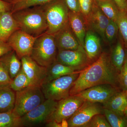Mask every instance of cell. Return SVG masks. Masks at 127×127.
Returning <instances> with one entry per match:
<instances>
[{"label":"cell","instance_id":"cell-41","mask_svg":"<svg viewBox=\"0 0 127 127\" xmlns=\"http://www.w3.org/2000/svg\"><path fill=\"white\" fill-rule=\"evenodd\" d=\"M124 115L127 117V105L126 107V109H125V112H124Z\"/></svg>","mask_w":127,"mask_h":127},{"label":"cell","instance_id":"cell-14","mask_svg":"<svg viewBox=\"0 0 127 127\" xmlns=\"http://www.w3.org/2000/svg\"><path fill=\"white\" fill-rule=\"evenodd\" d=\"M84 17L87 27H88L89 30L95 32L106 41L105 31L110 20L103 14L96 2L91 12Z\"/></svg>","mask_w":127,"mask_h":127},{"label":"cell","instance_id":"cell-2","mask_svg":"<svg viewBox=\"0 0 127 127\" xmlns=\"http://www.w3.org/2000/svg\"><path fill=\"white\" fill-rule=\"evenodd\" d=\"M12 13L20 30L35 37L46 32L47 23L41 5L29 7Z\"/></svg>","mask_w":127,"mask_h":127},{"label":"cell","instance_id":"cell-16","mask_svg":"<svg viewBox=\"0 0 127 127\" xmlns=\"http://www.w3.org/2000/svg\"><path fill=\"white\" fill-rule=\"evenodd\" d=\"M18 30L19 26L11 11L0 15V41L7 42L12 34Z\"/></svg>","mask_w":127,"mask_h":127},{"label":"cell","instance_id":"cell-7","mask_svg":"<svg viewBox=\"0 0 127 127\" xmlns=\"http://www.w3.org/2000/svg\"><path fill=\"white\" fill-rule=\"evenodd\" d=\"M58 101L45 99L38 106L21 117L22 127H36L46 124L54 112Z\"/></svg>","mask_w":127,"mask_h":127},{"label":"cell","instance_id":"cell-23","mask_svg":"<svg viewBox=\"0 0 127 127\" xmlns=\"http://www.w3.org/2000/svg\"><path fill=\"white\" fill-rule=\"evenodd\" d=\"M110 55L113 64L120 72L123 65L126 57L125 46L120 35L116 45L112 49Z\"/></svg>","mask_w":127,"mask_h":127},{"label":"cell","instance_id":"cell-37","mask_svg":"<svg viewBox=\"0 0 127 127\" xmlns=\"http://www.w3.org/2000/svg\"><path fill=\"white\" fill-rule=\"evenodd\" d=\"M12 4L2 0H0V15L7 11H11Z\"/></svg>","mask_w":127,"mask_h":127},{"label":"cell","instance_id":"cell-34","mask_svg":"<svg viewBox=\"0 0 127 127\" xmlns=\"http://www.w3.org/2000/svg\"><path fill=\"white\" fill-rule=\"evenodd\" d=\"M12 81L9 73L0 62V87L9 86Z\"/></svg>","mask_w":127,"mask_h":127},{"label":"cell","instance_id":"cell-19","mask_svg":"<svg viewBox=\"0 0 127 127\" xmlns=\"http://www.w3.org/2000/svg\"><path fill=\"white\" fill-rule=\"evenodd\" d=\"M127 105V92L120 90L113 95L106 102L102 104L103 107L124 115Z\"/></svg>","mask_w":127,"mask_h":127},{"label":"cell","instance_id":"cell-39","mask_svg":"<svg viewBox=\"0 0 127 127\" xmlns=\"http://www.w3.org/2000/svg\"><path fill=\"white\" fill-rule=\"evenodd\" d=\"M45 127H62L61 123H59L55 120H51L46 123Z\"/></svg>","mask_w":127,"mask_h":127},{"label":"cell","instance_id":"cell-25","mask_svg":"<svg viewBox=\"0 0 127 127\" xmlns=\"http://www.w3.org/2000/svg\"><path fill=\"white\" fill-rule=\"evenodd\" d=\"M103 114L111 127H127V117L125 115L104 108Z\"/></svg>","mask_w":127,"mask_h":127},{"label":"cell","instance_id":"cell-35","mask_svg":"<svg viewBox=\"0 0 127 127\" xmlns=\"http://www.w3.org/2000/svg\"><path fill=\"white\" fill-rule=\"evenodd\" d=\"M68 9L75 12H81L79 0H65Z\"/></svg>","mask_w":127,"mask_h":127},{"label":"cell","instance_id":"cell-27","mask_svg":"<svg viewBox=\"0 0 127 127\" xmlns=\"http://www.w3.org/2000/svg\"><path fill=\"white\" fill-rule=\"evenodd\" d=\"M22 127L21 117L13 111L0 113V127Z\"/></svg>","mask_w":127,"mask_h":127},{"label":"cell","instance_id":"cell-10","mask_svg":"<svg viewBox=\"0 0 127 127\" xmlns=\"http://www.w3.org/2000/svg\"><path fill=\"white\" fill-rule=\"evenodd\" d=\"M37 38L18 30L10 36L7 42L21 59L24 57L31 56Z\"/></svg>","mask_w":127,"mask_h":127},{"label":"cell","instance_id":"cell-18","mask_svg":"<svg viewBox=\"0 0 127 127\" xmlns=\"http://www.w3.org/2000/svg\"><path fill=\"white\" fill-rule=\"evenodd\" d=\"M84 48L90 61L97 59L101 51L98 35L92 30L87 31L84 39Z\"/></svg>","mask_w":127,"mask_h":127},{"label":"cell","instance_id":"cell-5","mask_svg":"<svg viewBox=\"0 0 127 127\" xmlns=\"http://www.w3.org/2000/svg\"><path fill=\"white\" fill-rule=\"evenodd\" d=\"M40 87L32 86L16 92L13 112L21 117L45 100Z\"/></svg>","mask_w":127,"mask_h":127},{"label":"cell","instance_id":"cell-22","mask_svg":"<svg viewBox=\"0 0 127 127\" xmlns=\"http://www.w3.org/2000/svg\"><path fill=\"white\" fill-rule=\"evenodd\" d=\"M79 72L80 71L76 70L72 67L65 65L56 61L47 67V76L44 83L65 75Z\"/></svg>","mask_w":127,"mask_h":127},{"label":"cell","instance_id":"cell-13","mask_svg":"<svg viewBox=\"0 0 127 127\" xmlns=\"http://www.w3.org/2000/svg\"><path fill=\"white\" fill-rule=\"evenodd\" d=\"M22 68L32 83L40 87L45 81L47 67L40 65L31 56H25L21 59Z\"/></svg>","mask_w":127,"mask_h":127},{"label":"cell","instance_id":"cell-44","mask_svg":"<svg viewBox=\"0 0 127 127\" xmlns=\"http://www.w3.org/2000/svg\"></svg>","mask_w":127,"mask_h":127},{"label":"cell","instance_id":"cell-24","mask_svg":"<svg viewBox=\"0 0 127 127\" xmlns=\"http://www.w3.org/2000/svg\"><path fill=\"white\" fill-rule=\"evenodd\" d=\"M96 4L109 20L117 23L119 9L113 0H95Z\"/></svg>","mask_w":127,"mask_h":127},{"label":"cell","instance_id":"cell-32","mask_svg":"<svg viewBox=\"0 0 127 127\" xmlns=\"http://www.w3.org/2000/svg\"><path fill=\"white\" fill-rule=\"evenodd\" d=\"M126 57L125 62L119 73V82L121 90L127 92V49L125 48Z\"/></svg>","mask_w":127,"mask_h":127},{"label":"cell","instance_id":"cell-12","mask_svg":"<svg viewBox=\"0 0 127 127\" xmlns=\"http://www.w3.org/2000/svg\"><path fill=\"white\" fill-rule=\"evenodd\" d=\"M120 90L119 88L110 84H100L85 89L77 95L85 101L102 104Z\"/></svg>","mask_w":127,"mask_h":127},{"label":"cell","instance_id":"cell-33","mask_svg":"<svg viewBox=\"0 0 127 127\" xmlns=\"http://www.w3.org/2000/svg\"><path fill=\"white\" fill-rule=\"evenodd\" d=\"M80 11L84 17L88 15L95 4V0H79Z\"/></svg>","mask_w":127,"mask_h":127},{"label":"cell","instance_id":"cell-42","mask_svg":"<svg viewBox=\"0 0 127 127\" xmlns=\"http://www.w3.org/2000/svg\"><path fill=\"white\" fill-rule=\"evenodd\" d=\"M2 0L6 1V2H10V3H11V0Z\"/></svg>","mask_w":127,"mask_h":127},{"label":"cell","instance_id":"cell-43","mask_svg":"<svg viewBox=\"0 0 127 127\" xmlns=\"http://www.w3.org/2000/svg\"><path fill=\"white\" fill-rule=\"evenodd\" d=\"M18 0H11V3L12 4V3H14V2H15Z\"/></svg>","mask_w":127,"mask_h":127},{"label":"cell","instance_id":"cell-11","mask_svg":"<svg viewBox=\"0 0 127 127\" xmlns=\"http://www.w3.org/2000/svg\"><path fill=\"white\" fill-rule=\"evenodd\" d=\"M103 114V108L97 103L85 101L73 116L67 120L69 127H83L93 117Z\"/></svg>","mask_w":127,"mask_h":127},{"label":"cell","instance_id":"cell-3","mask_svg":"<svg viewBox=\"0 0 127 127\" xmlns=\"http://www.w3.org/2000/svg\"><path fill=\"white\" fill-rule=\"evenodd\" d=\"M41 6L47 23L46 32L54 35L68 25L69 9L65 0H53Z\"/></svg>","mask_w":127,"mask_h":127},{"label":"cell","instance_id":"cell-38","mask_svg":"<svg viewBox=\"0 0 127 127\" xmlns=\"http://www.w3.org/2000/svg\"><path fill=\"white\" fill-rule=\"evenodd\" d=\"M120 10L124 11L127 12V0H113Z\"/></svg>","mask_w":127,"mask_h":127},{"label":"cell","instance_id":"cell-36","mask_svg":"<svg viewBox=\"0 0 127 127\" xmlns=\"http://www.w3.org/2000/svg\"><path fill=\"white\" fill-rule=\"evenodd\" d=\"M12 50L7 42L0 41V57Z\"/></svg>","mask_w":127,"mask_h":127},{"label":"cell","instance_id":"cell-8","mask_svg":"<svg viewBox=\"0 0 127 127\" xmlns=\"http://www.w3.org/2000/svg\"><path fill=\"white\" fill-rule=\"evenodd\" d=\"M85 101L77 95L70 96L58 101L56 109L48 122L55 120L61 123L63 120H68Z\"/></svg>","mask_w":127,"mask_h":127},{"label":"cell","instance_id":"cell-31","mask_svg":"<svg viewBox=\"0 0 127 127\" xmlns=\"http://www.w3.org/2000/svg\"><path fill=\"white\" fill-rule=\"evenodd\" d=\"M119 28L116 22L110 20L105 31L106 40L109 43H112L116 39L118 35Z\"/></svg>","mask_w":127,"mask_h":127},{"label":"cell","instance_id":"cell-29","mask_svg":"<svg viewBox=\"0 0 127 127\" xmlns=\"http://www.w3.org/2000/svg\"><path fill=\"white\" fill-rule=\"evenodd\" d=\"M117 23L125 48L127 49V12L119 11Z\"/></svg>","mask_w":127,"mask_h":127},{"label":"cell","instance_id":"cell-15","mask_svg":"<svg viewBox=\"0 0 127 127\" xmlns=\"http://www.w3.org/2000/svg\"><path fill=\"white\" fill-rule=\"evenodd\" d=\"M54 36L58 50H75L83 47L73 32L69 23Z\"/></svg>","mask_w":127,"mask_h":127},{"label":"cell","instance_id":"cell-40","mask_svg":"<svg viewBox=\"0 0 127 127\" xmlns=\"http://www.w3.org/2000/svg\"><path fill=\"white\" fill-rule=\"evenodd\" d=\"M62 127H68V124L67 120H63L61 122Z\"/></svg>","mask_w":127,"mask_h":127},{"label":"cell","instance_id":"cell-17","mask_svg":"<svg viewBox=\"0 0 127 127\" xmlns=\"http://www.w3.org/2000/svg\"><path fill=\"white\" fill-rule=\"evenodd\" d=\"M81 13L69 11L68 23L80 45L84 48L87 27L84 18Z\"/></svg>","mask_w":127,"mask_h":127},{"label":"cell","instance_id":"cell-1","mask_svg":"<svg viewBox=\"0 0 127 127\" xmlns=\"http://www.w3.org/2000/svg\"><path fill=\"white\" fill-rule=\"evenodd\" d=\"M119 73L111 61L110 55L103 52L95 61L79 72L71 89L70 96L100 84H110L120 88Z\"/></svg>","mask_w":127,"mask_h":127},{"label":"cell","instance_id":"cell-9","mask_svg":"<svg viewBox=\"0 0 127 127\" xmlns=\"http://www.w3.org/2000/svg\"><path fill=\"white\" fill-rule=\"evenodd\" d=\"M56 61L80 72L91 64L83 47L75 50H58Z\"/></svg>","mask_w":127,"mask_h":127},{"label":"cell","instance_id":"cell-26","mask_svg":"<svg viewBox=\"0 0 127 127\" xmlns=\"http://www.w3.org/2000/svg\"><path fill=\"white\" fill-rule=\"evenodd\" d=\"M32 86H34L30 81L22 68L12 79L9 85V87L15 92Z\"/></svg>","mask_w":127,"mask_h":127},{"label":"cell","instance_id":"cell-20","mask_svg":"<svg viewBox=\"0 0 127 127\" xmlns=\"http://www.w3.org/2000/svg\"><path fill=\"white\" fill-rule=\"evenodd\" d=\"M0 62L6 69L12 79H14L22 68L21 59L13 50L0 57Z\"/></svg>","mask_w":127,"mask_h":127},{"label":"cell","instance_id":"cell-21","mask_svg":"<svg viewBox=\"0 0 127 127\" xmlns=\"http://www.w3.org/2000/svg\"><path fill=\"white\" fill-rule=\"evenodd\" d=\"M16 99V92L9 86L0 87V113L13 111Z\"/></svg>","mask_w":127,"mask_h":127},{"label":"cell","instance_id":"cell-30","mask_svg":"<svg viewBox=\"0 0 127 127\" xmlns=\"http://www.w3.org/2000/svg\"><path fill=\"white\" fill-rule=\"evenodd\" d=\"M83 127H111L103 114H99L93 117Z\"/></svg>","mask_w":127,"mask_h":127},{"label":"cell","instance_id":"cell-28","mask_svg":"<svg viewBox=\"0 0 127 127\" xmlns=\"http://www.w3.org/2000/svg\"><path fill=\"white\" fill-rule=\"evenodd\" d=\"M53 0H19L12 4L11 12L29 7L43 5Z\"/></svg>","mask_w":127,"mask_h":127},{"label":"cell","instance_id":"cell-6","mask_svg":"<svg viewBox=\"0 0 127 127\" xmlns=\"http://www.w3.org/2000/svg\"><path fill=\"white\" fill-rule=\"evenodd\" d=\"M80 72L65 75L43 83L41 88L45 99L58 101L69 96L71 89Z\"/></svg>","mask_w":127,"mask_h":127},{"label":"cell","instance_id":"cell-4","mask_svg":"<svg viewBox=\"0 0 127 127\" xmlns=\"http://www.w3.org/2000/svg\"><path fill=\"white\" fill-rule=\"evenodd\" d=\"M57 50L54 35L45 32L36 38L31 57L40 65L47 67L56 61Z\"/></svg>","mask_w":127,"mask_h":127}]
</instances>
